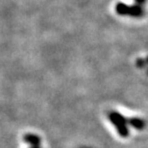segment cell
I'll return each mask as SVG.
<instances>
[{
	"mask_svg": "<svg viewBox=\"0 0 148 148\" xmlns=\"http://www.w3.org/2000/svg\"><path fill=\"white\" fill-rule=\"evenodd\" d=\"M109 119L111 120L120 137L127 138L129 136V130L127 127V119L117 112H112L109 114Z\"/></svg>",
	"mask_w": 148,
	"mask_h": 148,
	"instance_id": "1",
	"label": "cell"
},
{
	"mask_svg": "<svg viewBox=\"0 0 148 148\" xmlns=\"http://www.w3.org/2000/svg\"><path fill=\"white\" fill-rule=\"evenodd\" d=\"M127 124L137 130H143L145 127V122L138 117H131L127 119Z\"/></svg>",
	"mask_w": 148,
	"mask_h": 148,
	"instance_id": "2",
	"label": "cell"
}]
</instances>
